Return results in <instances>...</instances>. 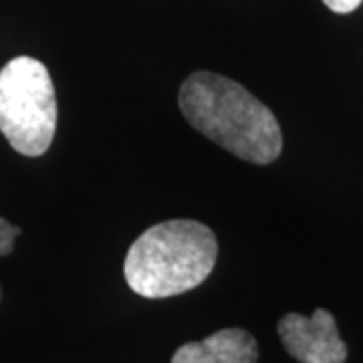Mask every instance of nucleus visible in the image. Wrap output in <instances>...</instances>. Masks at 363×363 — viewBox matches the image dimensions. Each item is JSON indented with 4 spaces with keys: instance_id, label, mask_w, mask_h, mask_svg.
Listing matches in <instances>:
<instances>
[{
    "instance_id": "1",
    "label": "nucleus",
    "mask_w": 363,
    "mask_h": 363,
    "mask_svg": "<svg viewBox=\"0 0 363 363\" xmlns=\"http://www.w3.org/2000/svg\"><path fill=\"white\" fill-rule=\"evenodd\" d=\"M182 116L236 157L267 166L281 156L283 131L267 105L233 79L196 71L182 83Z\"/></svg>"
},
{
    "instance_id": "2",
    "label": "nucleus",
    "mask_w": 363,
    "mask_h": 363,
    "mask_svg": "<svg viewBox=\"0 0 363 363\" xmlns=\"http://www.w3.org/2000/svg\"><path fill=\"white\" fill-rule=\"evenodd\" d=\"M218 259V242L206 224L168 220L147 228L128 250L123 272L143 298H168L202 285Z\"/></svg>"
},
{
    "instance_id": "3",
    "label": "nucleus",
    "mask_w": 363,
    "mask_h": 363,
    "mask_svg": "<svg viewBox=\"0 0 363 363\" xmlns=\"http://www.w3.org/2000/svg\"><path fill=\"white\" fill-rule=\"evenodd\" d=\"M0 131L18 154L43 156L57 131V95L49 69L16 57L0 69Z\"/></svg>"
},
{
    "instance_id": "4",
    "label": "nucleus",
    "mask_w": 363,
    "mask_h": 363,
    "mask_svg": "<svg viewBox=\"0 0 363 363\" xmlns=\"http://www.w3.org/2000/svg\"><path fill=\"white\" fill-rule=\"evenodd\" d=\"M279 337L291 357L301 363H345L347 345L339 337L333 315L317 309L311 317L286 313L279 321Z\"/></svg>"
},
{
    "instance_id": "5",
    "label": "nucleus",
    "mask_w": 363,
    "mask_h": 363,
    "mask_svg": "<svg viewBox=\"0 0 363 363\" xmlns=\"http://www.w3.org/2000/svg\"><path fill=\"white\" fill-rule=\"evenodd\" d=\"M259 345L245 329L228 327L202 341L184 343L172 363H257Z\"/></svg>"
},
{
    "instance_id": "6",
    "label": "nucleus",
    "mask_w": 363,
    "mask_h": 363,
    "mask_svg": "<svg viewBox=\"0 0 363 363\" xmlns=\"http://www.w3.org/2000/svg\"><path fill=\"white\" fill-rule=\"evenodd\" d=\"M23 233L18 226H14L9 220H4V218H0V257H6V255H11L14 248V240H16V236Z\"/></svg>"
},
{
    "instance_id": "7",
    "label": "nucleus",
    "mask_w": 363,
    "mask_h": 363,
    "mask_svg": "<svg viewBox=\"0 0 363 363\" xmlns=\"http://www.w3.org/2000/svg\"><path fill=\"white\" fill-rule=\"evenodd\" d=\"M323 2L327 4V9H331L333 13L347 14L353 13V11L362 4L363 0H323Z\"/></svg>"
},
{
    "instance_id": "8",
    "label": "nucleus",
    "mask_w": 363,
    "mask_h": 363,
    "mask_svg": "<svg viewBox=\"0 0 363 363\" xmlns=\"http://www.w3.org/2000/svg\"><path fill=\"white\" fill-rule=\"evenodd\" d=\"M0 297H2V289H0Z\"/></svg>"
}]
</instances>
